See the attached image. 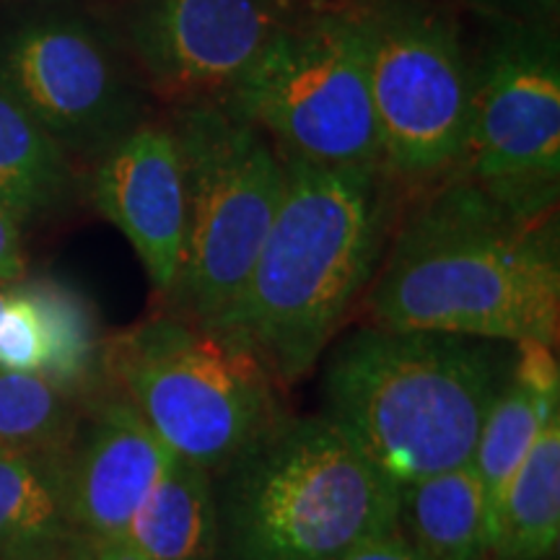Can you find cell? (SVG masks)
Wrapping results in <instances>:
<instances>
[{"mask_svg": "<svg viewBox=\"0 0 560 560\" xmlns=\"http://www.w3.org/2000/svg\"><path fill=\"white\" fill-rule=\"evenodd\" d=\"M376 327L556 348L560 252L556 215L524 219L472 179L420 190L395 223L369 285Z\"/></svg>", "mask_w": 560, "mask_h": 560, "instance_id": "1", "label": "cell"}, {"mask_svg": "<svg viewBox=\"0 0 560 560\" xmlns=\"http://www.w3.org/2000/svg\"><path fill=\"white\" fill-rule=\"evenodd\" d=\"M397 206L400 187L384 170L285 159L255 268L210 330L247 348L280 387L301 382L380 270Z\"/></svg>", "mask_w": 560, "mask_h": 560, "instance_id": "2", "label": "cell"}, {"mask_svg": "<svg viewBox=\"0 0 560 560\" xmlns=\"http://www.w3.org/2000/svg\"><path fill=\"white\" fill-rule=\"evenodd\" d=\"M509 342L363 327L325 369V416L395 486L472 459L511 371Z\"/></svg>", "mask_w": 560, "mask_h": 560, "instance_id": "3", "label": "cell"}, {"mask_svg": "<svg viewBox=\"0 0 560 560\" xmlns=\"http://www.w3.org/2000/svg\"><path fill=\"white\" fill-rule=\"evenodd\" d=\"M213 560H340L395 537L397 486L325 416H283L213 472Z\"/></svg>", "mask_w": 560, "mask_h": 560, "instance_id": "4", "label": "cell"}, {"mask_svg": "<svg viewBox=\"0 0 560 560\" xmlns=\"http://www.w3.org/2000/svg\"><path fill=\"white\" fill-rule=\"evenodd\" d=\"M104 387L120 395L166 450L219 472L289 416L280 384L247 348L172 312L104 346Z\"/></svg>", "mask_w": 560, "mask_h": 560, "instance_id": "5", "label": "cell"}, {"mask_svg": "<svg viewBox=\"0 0 560 560\" xmlns=\"http://www.w3.org/2000/svg\"><path fill=\"white\" fill-rule=\"evenodd\" d=\"M187 223L166 312L213 327L247 283L285 190V159L223 104L174 107Z\"/></svg>", "mask_w": 560, "mask_h": 560, "instance_id": "6", "label": "cell"}, {"mask_svg": "<svg viewBox=\"0 0 560 560\" xmlns=\"http://www.w3.org/2000/svg\"><path fill=\"white\" fill-rule=\"evenodd\" d=\"M221 104L260 128L280 156L384 170L353 0L306 3Z\"/></svg>", "mask_w": 560, "mask_h": 560, "instance_id": "7", "label": "cell"}, {"mask_svg": "<svg viewBox=\"0 0 560 560\" xmlns=\"http://www.w3.org/2000/svg\"><path fill=\"white\" fill-rule=\"evenodd\" d=\"M366 32L369 86L384 172L425 187L459 172L470 128L472 55L439 0H353Z\"/></svg>", "mask_w": 560, "mask_h": 560, "instance_id": "8", "label": "cell"}, {"mask_svg": "<svg viewBox=\"0 0 560 560\" xmlns=\"http://www.w3.org/2000/svg\"><path fill=\"white\" fill-rule=\"evenodd\" d=\"M472 55L462 177L524 219L556 215L560 190V42L550 21L486 19Z\"/></svg>", "mask_w": 560, "mask_h": 560, "instance_id": "9", "label": "cell"}, {"mask_svg": "<svg viewBox=\"0 0 560 560\" xmlns=\"http://www.w3.org/2000/svg\"><path fill=\"white\" fill-rule=\"evenodd\" d=\"M0 86L68 156L100 159L143 122V96L117 42L79 13H37L3 26Z\"/></svg>", "mask_w": 560, "mask_h": 560, "instance_id": "10", "label": "cell"}, {"mask_svg": "<svg viewBox=\"0 0 560 560\" xmlns=\"http://www.w3.org/2000/svg\"><path fill=\"white\" fill-rule=\"evenodd\" d=\"M304 0H125L120 45L172 107L221 104Z\"/></svg>", "mask_w": 560, "mask_h": 560, "instance_id": "11", "label": "cell"}, {"mask_svg": "<svg viewBox=\"0 0 560 560\" xmlns=\"http://www.w3.org/2000/svg\"><path fill=\"white\" fill-rule=\"evenodd\" d=\"M89 192L166 299L179 270L187 223L185 164L170 120H143L104 151L91 172Z\"/></svg>", "mask_w": 560, "mask_h": 560, "instance_id": "12", "label": "cell"}, {"mask_svg": "<svg viewBox=\"0 0 560 560\" xmlns=\"http://www.w3.org/2000/svg\"><path fill=\"white\" fill-rule=\"evenodd\" d=\"M172 452L115 392L83 408L68 452L70 527L94 545L115 542Z\"/></svg>", "mask_w": 560, "mask_h": 560, "instance_id": "13", "label": "cell"}, {"mask_svg": "<svg viewBox=\"0 0 560 560\" xmlns=\"http://www.w3.org/2000/svg\"><path fill=\"white\" fill-rule=\"evenodd\" d=\"M395 537L423 560H493V511L472 462L397 486Z\"/></svg>", "mask_w": 560, "mask_h": 560, "instance_id": "14", "label": "cell"}, {"mask_svg": "<svg viewBox=\"0 0 560 560\" xmlns=\"http://www.w3.org/2000/svg\"><path fill=\"white\" fill-rule=\"evenodd\" d=\"M115 542L145 560H213V472L172 454Z\"/></svg>", "mask_w": 560, "mask_h": 560, "instance_id": "15", "label": "cell"}, {"mask_svg": "<svg viewBox=\"0 0 560 560\" xmlns=\"http://www.w3.org/2000/svg\"><path fill=\"white\" fill-rule=\"evenodd\" d=\"M560 542V412L493 506V560H548Z\"/></svg>", "mask_w": 560, "mask_h": 560, "instance_id": "16", "label": "cell"}, {"mask_svg": "<svg viewBox=\"0 0 560 560\" xmlns=\"http://www.w3.org/2000/svg\"><path fill=\"white\" fill-rule=\"evenodd\" d=\"M73 190L68 153L0 86V208L24 226L66 208Z\"/></svg>", "mask_w": 560, "mask_h": 560, "instance_id": "17", "label": "cell"}, {"mask_svg": "<svg viewBox=\"0 0 560 560\" xmlns=\"http://www.w3.org/2000/svg\"><path fill=\"white\" fill-rule=\"evenodd\" d=\"M45 330V366L39 376L75 402H94L104 387V346L91 304L55 278H21Z\"/></svg>", "mask_w": 560, "mask_h": 560, "instance_id": "18", "label": "cell"}, {"mask_svg": "<svg viewBox=\"0 0 560 560\" xmlns=\"http://www.w3.org/2000/svg\"><path fill=\"white\" fill-rule=\"evenodd\" d=\"M68 446L0 450V552L58 537L68 516Z\"/></svg>", "mask_w": 560, "mask_h": 560, "instance_id": "19", "label": "cell"}, {"mask_svg": "<svg viewBox=\"0 0 560 560\" xmlns=\"http://www.w3.org/2000/svg\"><path fill=\"white\" fill-rule=\"evenodd\" d=\"M560 412V397H545L516 382L509 371L499 397L490 405L482 423L472 465L490 499V511L501 499L503 488L527 457L548 420Z\"/></svg>", "mask_w": 560, "mask_h": 560, "instance_id": "20", "label": "cell"}, {"mask_svg": "<svg viewBox=\"0 0 560 560\" xmlns=\"http://www.w3.org/2000/svg\"><path fill=\"white\" fill-rule=\"evenodd\" d=\"M83 408L37 374L0 369V446H68Z\"/></svg>", "mask_w": 560, "mask_h": 560, "instance_id": "21", "label": "cell"}, {"mask_svg": "<svg viewBox=\"0 0 560 560\" xmlns=\"http://www.w3.org/2000/svg\"><path fill=\"white\" fill-rule=\"evenodd\" d=\"M45 355L47 346L39 314L19 283H13L0 306V369L39 376Z\"/></svg>", "mask_w": 560, "mask_h": 560, "instance_id": "22", "label": "cell"}, {"mask_svg": "<svg viewBox=\"0 0 560 560\" xmlns=\"http://www.w3.org/2000/svg\"><path fill=\"white\" fill-rule=\"evenodd\" d=\"M511 376L524 387L545 397H560V369L556 348L540 340L514 342L511 353Z\"/></svg>", "mask_w": 560, "mask_h": 560, "instance_id": "23", "label": "cell"}, {"mask_svg": "<svg viewBox=\"0 0 560 560\" xmlns=\"http://www.w3.org/2000/svg\"><path fill=\"white\" fill-rule=\"evenodd\" d=\"M0 560H96V545L79 532H66V535L3 550Z\"/></svg>", "mask_w": 560, "mask_h": 560, "instance_id": "24", "label": "cell"}, {"mask_svg": "<svg viewBox=\"0 0 560 560\" xmlns=\"http://www.w3.org/2000/svg\"><path fill=\"white\" fill-rule=\"evenodd\" d=\"M26 278L24 236L16 215L0 208V285H13Z\"/></svg>", "mask_w": 560, "mask_h": 560, "instance_id": "25", "label": "cell"}, {"mask_svg": "<svg viewBox=\"0 0 560 560\" xmlns=\"http://www.w3.org/2000/svg\"><path fill=\"white\" fill-rule=\"evenodd\" d=\"M482 19L550 21L558 11V0H465Z\"/></svg>", "mask_w": 560, "mask_h": 560, "instance_id": "26", "label": "cell"}, {"mask_svg": "<svg viewBox=\"0 0 560 560\" xmlns=\"http://www.w3.org/2000/svg\"><path fill=\"white\" fill-rule=\"evenodd\" d=\"M340 560H423L418 552H412L408 545L397 540V537H382V540L366 542L361 548L350 550Z\"/></svg>", "mask_w": 560, "mask_h": 560, "instance_id": "27", "label": "cell"}, {"mask_svg": "<svg viewBox=\"0 0 560 560\" xmlns=\"http://www.w3.org/2000/svg\"><path fill=\"white\" fill-rule=\"evenodd\" d=\"M96 560H145V558L125 550L122 545H117V542H102V545H96Z\"/></svg>", "mask_w": 560, "mask_h": 560, "instance_id": "28", "label": "cell"}, {"mask_svg": "<svg viewBox=\"0 0 560 560\" xmlns=\"http://www.w3.org/2000/svg\"><path fill=\"white\" fill-rule=\"evenodd\" d=\"M9 289H11V285H0V306H3L5 296H9Z\"/></svg>", "mask_w": 560, "mask_h": 560, "instance_id": "29", "label": "cell"}, {"mask_svg": "<svg viewBox=\"0 0 560 560\" xmlns=\"http://www.w3.org/2000/svg\"><path fill=\"white\" fill-rule=\"evenodd\" d=\"M0 450H3V446H0Z\"/></svg>", "mask_w": 560, "mask_h": 560, "instance_id": "30", "label": "cell"}]
</instances>
